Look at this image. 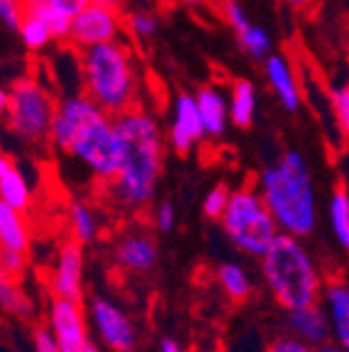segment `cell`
Masks as SVG:
<instances>
[{"label": "cell", "mask_w": 349, "mask_h": 352, "mask_svg": "<svg viewBox=\"0 0 349 352\" xmlns=\"http://www.w3.org/2000/svg\"><path fill=\"white\" fill-rule=\"evenodd\" d=\"M25 267H27V252H15V250H3V270L8 276L17 279V276L25 274Z\"/></svg>", "instance_id": "cell-33"}, {"label": "cell", "mask_w": 349, "mask_h": 352, "mask_svg": "<svg viewBox=\"0 0 349 352\" xmlns=\"http://www.w3.org/2000/svg\"><path fill=\"white\" fill-rule=\"evenodd\" d=\"M34 3H42V6H49L54 10L64 12L69 17H76L83 8L88 6V0H34Z\"/></svg>", "instance_id": "cell-37"}, {"label": "cell", "mask_w": 349, "mask_h": 352, "mask_svg": "<svg viewBox=\"0 0 349 352\" xmlns=\"http://www.w3.org/2000/svg\"><path fill=\"white\" fill-rule=\"evenodd\" d=\"M315 352H347L342 345H337V342H322V345L315 347Z\"/></svg>", "instance_id": "cell-42"}, {"label": "cell", "mask_w": 349, "mask_h": 352, "mask_svg": "<svg viewBox=\"0 0 349 352\" xmlns=\"http://www.w3.org/2000/svg\"><path fill=\"white\" fill-rule=\"evenodd\" d=\"M49 142L86 166L95 182L113 184L120 171L122 142L115 116L86 94H69L56 100Z\"/></svg>", "instance_id": "cell-1"}, {"label": "cell", "mask_w": 349, "mask_h": 352, "mask_svg": "<svg viewBox=\"0 0 349 352\" xmlns=\"http://www.w3.org/2000/svg\"><path fill=\"white\" fill-rule=\"evenodd\" d=\"M257 188L281 232L311 237L317 228V193L313 171L298 149H286L259 174Z\"/></svg>", "instance_id": "cell-3"}, {"label": "cell", "mask_w": 349, "mask_h": 352, "mask_svg": "<svg viewBox=\"0 0 349 352\" xmlns=\"http://www.w3.org/2000/svg\"><path fill=\"white\" fill-rule=\"evenodd\" d=\"M229 188L225 186V184H218V186H213L210 191L205 193V198H203V215H205L207 220H220L225 215V208H227L229 204Z\"/></svg>", "instance_id": "cell-30"}, {"label": "cell", "mask_w": 349, "mask_h": 352, "mask_svg": "<svg viewBox=\"0 0 349 352\" xmlns=\"http://www.w3.org/2000/svg\"><path fill=\"white\" fill-rule=\"evenodd\" d=\"M93 6H105V8H115V10H120L125 6V0H88Z\"/></svg>", "instance_id": "cell-41"}, {"label": "cell", "mask_w": 349, "mask_h": 352, "mask_svg": "<svg viewBox=\"0 0 349 352\" xmlns=\"http://www.w3.org/2000/svg\"><path fill=\"white\" fill-rule=\"evenodd\" d=\"M49 330L54 333L61 352H81L88 342V336L78 301L56 296L49 306Z\"/></svg>", "instance_id": "cell-11"}, {"label": "cell", "mask_w": 349, "mask_h": 352, "mask_svg": "<svg viewBox=\"0 0 349 352\" xmlns=\"http://www.w3.org/2000/svg\"><path fill=\"white\" fill-rule=\"evenodd\" d=\"M196 103L207 138H223L229 125V91L218 83H205L196 91Z\"/></svg>", "instance_id": "cell-14"}, {"label": "cell", "mask_w": 349, "mask_h": 352, "mask_svg": "<svg viewBox=\"0 0 349 352\" xmlns=\"http://www.w3.org/2000/svg\"><path fill=\"white\" fill-rule=\"evenodd\" d=\"M25 10L34 12L37 17H42V20L47 22V25H49V30H52V34H54V39H59V42L69 39V34H71V22H74V17L64 15V12L54 10V8H49V6L34 3V0H25Z\"/></svg>", "instance_id": "cell-27"}, {"label": "cell", "mask_w": 349, "mask_h": 352, "mask_svg": "<svg viewBox=\"0 0 349 352\" xmlns=\"http://www.w3.org/2000/svg\"><path fill=\"white\" fill-rule=\"evenodd\" d=\"M328 218L337 245L344 252H349V188L342 186V184L335 186L333 193H330Z\"/></svg>", "instance_id": "cell-21"}, {"label": "cell", "mask_w": 349, "mask_h": 352, "mask_svg": "<svg viewBox=\"0 0 349 352\" xmlns=\"http://www.w3.org/2000/svg\"><path fill=\"white\" fill-rule=\"evenodd\" d=\"M8 105H10V88L0 86V120H3V116L8 113Z\"/></svg>", "instance_id": "cell-38"}, {"label": "cell", "mask_w": 349, "mask_h": 352, "mask_svg": "<svg viewBox=\"0 0 349 352\" xmlns=\"http://www.w3.org/2000/svg\"><path fill=\"white\" fill-rule=\"evenodd\" d=\"M237 47H240L249 59L262 61V64L269 54H273L271 34H269L264 28H259V25H254V22H249L242 32H237Z\"/></svg>", "instance_id": "cell-26"}, {"label": "cell", "mask_w": 349, "mask_h": 352, "mask_svg": "<svg viewBox=\"0 0 349 352\" xmlns=\"http://www.w3.org/2000/svg\"><path fill=\"white\" fill-rule=\"evenodd\" d=\"M223 17H225V22H227L229 28H232V32H242V30L249 25V15H247V10L245 8L237 3V0H225L223 3Z\"/></svg>", "instance_id": "cell-32"}, {"label": "cell", "mask_w": 349, "mask_h": 352, "mask_svg": "<svg viewBox=\"0 0 349 352\" xmlns=\"http://www.w3.org/2000/svg\"><path fill=\"white\" fill-rule=\"evenodd\" d=\"M159 352H183V350H181V345L176 340L164 338V340H161V345H159Z\"/></svg>", "instance_id": "cell-39"}, {"label": "cell", "mask_w": 349, "mask_h": 352, "mask_svg": "<svg viewBox=\"0 0 349 352\" xmlns=\"http://www.w3.org/2000/svg\"><path fill=\"white\" fill-rule=\"evenodd\" d=\"M5 274V270H3V248H0V276Z\"/></svg>", "instance_id": "cell-45"}, {"label": "cell", "mask_w": 349, "mask_h": 352, "mask_svg": "<svg viewBox=\"0 0 349 352\" xmlns=\"http://www.w3.org/2000/svg\"><path fill=\"white\" fill-rule=\"evenodd\" d=\"M205 135V125H203L201 110L196 103V94H179L171 103V116L169 127H166V144L174 149L176 154L185 157L191 154L198 144L203 142Z\"/></svg>", "instance_id": "cell-9"}, {"label": "cell", "mask_w": 349, "mask_h": 352, "mask_svg": "<svg viewBox=\"0 0 349 352\" xmlns=\"http://www.w3.org/2000/svg\"><path fill=\"white\" fill-rule=\"evenodd\" d=\"M267 352H315V347L298 340L295 336H284V338H276V340L269 345Z\"/></svg>", "instance_id": "cell-35"}, {"label": "cell", "mask_w": 349, "mask_h": 352, "mask_svg": "<svg viewBox=\"0 0 349 352\" xmlns=\"http://www.w3.org/2000/svg\"><path fill=\"white\" fill-rule=\"evenodd\" d=\"M330 105H333V116H335V122H337L339 132L349 140V83L333 88Z\"/></svg>", "instance_id": "cell-29"}, {"label": "cell", "mask_w": 349, "mask_h": 352, "mask_svg": "<svg viewBox=\"0 0 349 352\" xmlns=\"http://www.w3.org/2000/svg\"><path fill=\"white\" fill-rule=\"evenodd\" d=\"M49 284H52L54 296L81 301V296H83V245L81 242L69 240L61 245Z\"/></svg>", "instance_id": "cell-13"}, {"label": "cell", "mask_w": 349, "mask_h": 352, "mask_svg": "<svg viewBox=\"0 0 349 352\" xmlns=\"http://www.w3.org/2000/svg\"><path fill=\"white\" fill-rule=\"evenodd\" d=\"M0 311L22 320H27L34 314L30 296L17 286V279H12L8 274L0 276Z\"/></svg>", "instance_id": "cell-23"}, {"label": "cell", "mask_w": 349, "mask_h": 352, "mask_svg": "<svg viewBox=\"0 0 349 352\" xmlns=\"http://www.w3.org/2000/svg\"><path fill=\"white\" fill-rule=\"evenodd\" d=\"M154 226L161 232H171L176 226V208L169 201H161V204L154 208Z\"/></svg>", "instance_id": "cell-34"}, {"label": "cell", "mask_w": 349, "mask_h": 352, "mask_svg": "<svg viewBox=\"0 0 349 352\" xmlns=\"http://www.w3.org/2000/svg\"><path fill=\"white\" fill-rule=\"evenodd\" d=\"M122 30H125V20H122L120 10L88 3V6L74 17L69 42H71L74 47H78V50H88V47H95V44L120 39Z\"/></svg>", "instance_id": "cell-8"}, {"label": "cell", "mask_w": 349, "mask_h": 352, "mask_svg": "<svg viewBox=\"0 0 349 352\" xmlns=\"http://www.w3.org/2000/svg\"><path fill=\"white\" fill-rule=\"evenodd\" d=\"M181 6H188V8H198V6H203L205 0H179Z\"/></svg>", "instance_id": "cell-43"}, {"label": "cell", "mask_w": 349, "mask_h": 352, "mask_svg": "<svg viewBox=\"0 0 349 352\" xmlns=\"http://www.w3.org/2000/svg\"><path fill=\"white\" fill-rule=\"evenodd\" d=\"M159 248L144 232H127L115 245V259L127 272H149L157 264Z\"/></svg>", "instance_id": "cell-17"}, {"label": "cell", "mask_w": 349, "mask_h": 352, "mask_svg": "<svg viewBox=\"0 0 349 352\" xmlns=\"http://www.w3.org/2000/svg\"><path fill=\"white\" fill-rule=\"evenodd\" d=\"M115 125L122 142V164L110 193L122 208L142 210L152 204L164 169V130L157 116L144 108L115 116Z\"/></svg>", "instance_id": "cell-2"}, {"label": "cell", "mask_w": 349, "mask_h": 352, "mask_svg": "<svg viewBox=\"0 0 349 352\" xmlns=\"http://www.w3.org/2000/svg\"><path fill=\"white\" fill-rule=\"evenodd\" d=\"M0 198L20 210L32 206V186L10 154L0 152Z\"/></svg>", "instance_id": "cell-18"}, {"label": "cell", "mask_w": 349, "mask_h": 352, "mask_svg": "<svg viewBox=\"0 0 349 352\" xmlns=\"http://www.w3.org/2000/svg\"><path fill=\"white\" fill-rule=\"evenodd\" d=\"M262 274L271 296L284 311H295L317 303L322 296V276L315 259L300 242L289 232H278L273 245L262 257Z\"/></svg>", "instance_id": "cell-5"}, {"label": "cell", "mask_w": 349, "mask_h": 352, "mask_svg": "<svg viewBox=\"0 0 349 352\" xmlns=\"http://www.w3.org/2000/svg\"><path fill=\"white\" fill-rule=\"evenodd\" d=\"M286 314H289L291 336L308 342L311 347L328 342L330 336H333V325H330L328 311L322 306H317V303L306 306V308H295V311H286Z\"/></svg>", "instance_id": "cell-15"}, {"label": "cell", "mask_w": 349, "mask_h": 352, "mask_svg": "<svg viewBox=\"0 0 349 352\" xmlns=\"http://www.w3.org/2000/svg\"><path fill=\"white\" fill-rule=\"evenodd\" d=\"M81 352H100V350H98V347H95V345H93V342H86Z\"/></svg>", "instance_id": "cell-44"}, {"label": "cell", "mask_w": 349, "mask_h": 352, "mask_svg": "<svg viewBox=\"0 0 349 352\" xmlns=\"http://www.w3.org/2000/svg\"><path fill=\"white\" fill-rule=\"evenodd\" d=\"M259 110V88L249 78H235L229 86V122L240 130L254 125Z\"/></svg>", "instance_id": "cell-19"}, {"label": "cell", "mask_w": 349, "mask_h": 352, "mask_svg": "<svg viewBox=\"0 0 349 352\" xmlns=\"http://www.w3.org/2000/svg\"><path fill=\"white\" fill-rule=\"evenodd\" d=\"M17 34H20L22 47H25L27 52H44L52 42H54V34H52L49 25H47L42 17H37L34 12H27V10H25V15H22Z\"/></svg>", "instance_id": "cell-24"}, {"label": "cell", "mask_w": 349, "mask_h": 352, "mask_svg": "<svg viewBox=\"0 0 349 352\" xmlns=\"http://www.w3.org/2000/svg\"><path fill=\"white\" fill-rule=\"evenodd\" d=\"M81 81L83 94L110 116L137 108L142 96L139 66L132 50L120 39L81 50Z\"/></svg>", "instance_id": "cell-4"}, {"label": "cell", "mask_w": 349, "mask_h": 352, "mask_svg": "<svg viewBox=\"0 0 349 352\" xmlns=\"http://www.w3.org/2000/svg\"><path fill=\"white\" fill-rule=\"evenodd\" d=\"M322 296L335 340L349 352V284L342 276H333L322 284Z\"/></svg>", "instance_id": "cell-16"}, {"label": "cell", "mask_w": 349, "mask_h": 352, "mask_svg": "<svg viewBox=\"0 0 349 352\" xmlns=\"http://www.w3.org/2000/svg\"><path fill=\"white\" fill-rule=\"evenodd\" d=\"M34 342V352H61L59 342H56L54 333L49 328H37L32 336Z\"/></svg>", "instance_id": "cell-36"}, {"label": "cell", "mask_w": 349, "mask_h": 352, "mask_svg": "<svg viewBox=\"0 0 349 352\" xmlns=\"http://www.w3.org/2000/svg\"><path fill=\"white\" fill-rule=\"evenodd\" d=\"M264 78H267L271 94L276 96L278 105L289 113L295 116L303 105V88H300L298 74H295L293 64L286 54H269L264 59Z\"/></svg>", "instance_id": "cell-12"}, {"label": "cell", "mask_w": 349, "mask_h": 352, "mask_svg": "<svg viewBox=\"0 0 349 352\" xmlns=\"http://www.w3.org/2000/svg\"><path fill=\"white\" fill-rule=\"evenodd\" d=\"M215 279H218V284L223 286L225 296L232 298L235 303H242L251 296L249 274L242 270L240 264H235V262L220 264L218 272H215Z\"/></svg>", "instance_id": "cell-22"}, {"label": "cell", "mask_w": 349, "mask_h": 352, "mask_svg": "<svg viewBox=\"0 0 349 352\" xmlns=\"http://www.w3.org/2000/svg\"><path fill=\"white\" fill-rule=\"evenodd\" d=\"M127 28H130L132 37L137 39H152L154 34L159 32V20L154 12L149 10H132L130 15H127Z\"/></svg>", "instance_id": "cell-28"}, {"label": "cell", "mask_w": 349, "mask_h": 352, "mask_svg": "<svg viewBox=\"0 0 349 352\" xmlns=\"http://www.w3.org/2000/svg\"><path fill=\"white\" fill-rule=\"evenodd\" d=\"M22 15H25V0H0V28L17 32Z\"/></svg>", "instance_id": "cell-31"}, {"label": "cell", "mask_w": 349, "mask_h": 352, "mask_svg": "<svg viewBox=\"0 0 349 352\" xmlns=\"http://www.w3.org/2000/svg\"><path fill=\"white\" fill-rule=\"evenodd\" d=\"M91 318L95 323L100 340L113 352H132L135 350V328L120 306H115L108 298H93Z\"/></svg>", "instance_id": "cell-10"}, {"label": "cell", "mask_w": 349, "mask_h": 352, "mask_svg": "<svg viewBox=\"0 0 349 352\" xmlns=\"http://www.w3.org/2000/svg\"><path fill=\"white\" fill-rule=\"evenodd\" d=\"M66 218H69L71 240L81 242V245H88V242L95 240V235H98V220H95V213H93L91 206H86L83 201H71Z\"/></svg>", "instance_id": "cell-25"}, {"label": "cell", "mask_w": 349, "mask_h": 352, "mask_svg": "<svg viewBox=\"0 0 349 352\" xmlns=\"http://www.w3.org/2000/svg\"><path fill=\"white\" fill-rule=\"evenodd\" d=\"M220 223L229 242L249 257H264L281 232L259 188L254 186H240L229 193V204Z\"/></svg>", "instance_id": "cell-6"}, {"label": "cell", "mask_w": 349, "mask_h": 352, "mask_svg": "<svg viewBox=\"0 0 349 352\" xmlns=\"http://www.w3.org/2000/svg\"><path fill=\"white\" fill-rule=\"evenodd\" d=\"M0 248L27 252L30 248V228L20 208L5 204L0 198Z\"/></svg>", "instance_id": "cell-20"}, {"label": "cell", "mask_w": 349, "mask_h": 352, "mask_svg": "<svg viewBox=\"0 0 349 352\" xmlns=\"http://www.w3.org/2000/svg\"><path fill=\"white\" fill-rule=\"evenodd\" d=\"M286 6L293 8V10H308V8L315 3V0H284Z\"/></svg>", "instance_id": "cell-40"}, {"label": "cell", "mask_w": 349, "mask_h": 352, "mask_svg": "<svg viewBox=\"0 0 349 352\" xmlns=\"http://www.w3.org/2000/svg\"><path fill=\"white\" fill-rule=\"evenodd\" d=\"M54 110V98L37 78L20 76L10 86V105L3 116V122H5L8 132L15 135L20 142L44 144L49 142Z\"/></svg>", "instance_id": "cell-7"}]
</instances>
